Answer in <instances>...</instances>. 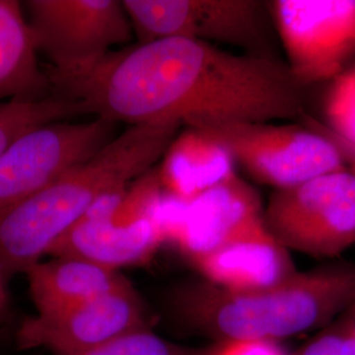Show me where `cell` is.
Wrapping results in <instances>:
<instances>
[{
	"mask_svg": "<svg viewBox=\"0 0 355 355\" xmlns=\"http://www.w3.org/2000/svg\"><path fill=\"white\" fill-rule=\"evenodd\" d=\"M49 79L86 112L129 127L268 123L303 114L306 103V87L280 58L187 38L136 42Z\"/></svg>",
	"mask_w": 355,
	"mask_h": 355,
	"instance_id": "1",
	"label": "cell"
},
{
	"mask_svg": "<svg viewBox=\"0 0 355 355\" xmlns=\"http://www.w3.org/2000/svg\"><path fill=\"white\" fill-rule=\"evenodd\" d=\"M355 304V263L296 272L278 286L233 291L196 278L175 284L166 297L173 321L216 343L275 341L325 325Z\"/></svg>",
	"mask_w": 355,
	"mask_h": 355,
	"instance_id": "2",
	"label": "cell"
},
{
	"mask_svg": "<svg viewBox=\"0 0 355 355\" xmlns=\"http://www.w3.org/2000/svg\"><path fill=\"white\" fill-rule=\"evenodd\" d=\"M177 125H132L45 190L0 215V268L10 280L45 257L105 192L128 186L161 161Z\"/></svg>",
	"mask_w": 355,
	"mask_h": 355,
	"instance_id": "3",
	"label": "cell"
},
{
	"mask_svg": "<svg viewBox=\"0 0 355 355\" xmlns=\"http://www.w3.org/2000/svg\"><path fill=\"white\" fill-rule=\"evenodd\" d=\"M139 44L187 38L237 46L245 54L278 58L268 1L123 0Z\"/></svg>",
	"mask_w": 355,
	"mask_h": 355,
	"instance_id": "4",
	"label": "cell"
},
{
	"mask_svg": "<svg viewBox=\"0 0 355 355\" xmlns=\"http://www.w3.org/2000/svg\"><path fill=\"white\" fill-rule=\"evenodd\" d=\"M199 129L225 146L234 164L257 182L275 191L346 167L340 148L315 120L306 128L228 123Z\"/></svg>",
	"mask_w": 355,
	"mask_h": 355,
	"instance_id": "5",
	"label": "cell"
},
{
	"mask_svg": "<svg viewBox=\"0 0 355 355\" xmlns=\"http://www.w3.org/2000/svg\"><path fill=\"white\" fill-rule=\"evenodd\" d=\"M263 220L288 252L331 258L355 245V173L349 167L274 191Z\"/></svg>",
	"mask_w": 355,
	"mask_h": 355,
	"instance_id": "6",
	"label": "cell"
},
{
	"mask_svg": "<svg viewBox=\"0 0 355 355\" xmlns=\"http://www.w3.org/2000/svg\"><path fill=\"white\" fill-rule=\"evenodd\" d=\"M24 6L37 51L51 61V78L86 70L135 37L123 0H29Z\"/></svg>",
	"mask_w": 355,
	"mask_h": 355,
	"instance_id": "7",
	"label": "cell"
},
{
	"mask_svg": "<svg viewBox=\"0 0 355 355\" xmlns=\"http://www.w3.org/2000/svg\"><path fill=\"white\" fill-rule=\"evenodd\" d=\"M102 117L85 123L54 121L20 136L0 155V215L45 190L117 136Z\"/></svg>",
	"mask_w": 355,
	"mask_h": 355,
	"instance_id": "8",
	"label": "cell"
},
{
	"mask_svg": "<svg viewBox=\"0 0 355 355\" xmlns=\"http://www.w3.org/2000/svg\"><path fill=\"white\" fill-rule=\"evenodd\" d=\"M292 74L308 87L333 80L355 55V0L268 1Z\"/></svg>",
	"mask_w": 355,
	"mask_h": 355,
	"instance_id": "9",
	"label": "cell"
},
{
	"mask_svg": "<svg viewBox=\"0 0 355 355\" xmlns=\"http://www.w3.org/2000/svg\"><path fill=\"white\" fill-rule=\"evenodd\" d=\"M139 292L125 286L51 316L26 318L16 330L20 350L45 349L51 355H85L133 330L150 328Z\"/></svg>",
	"mask_w": 355,
	"mask_h": 355,
	"instance_id": "10",
	"label": "cell"
},
{
	"mask_svg": "<svg viewBox=\"0 0 355 355\" xmlns=\"http://www.w3.org/2000/svg\"><path fill=\"white\" fill-rule=\"evenodd\" d=\"M262 220L258 192L236 174L186 202L167 243L192 263Z\"/></svg>",
	"mask_w": 355,
	"mask_h": 355,
	"instance_id": "11",
	"label": "cell"
},
{
	"mask_svg": "<svg viewBox=\"0 0 355 355\" xmlns=\"http://www.w3.org/2000/svg\"><path fill=\"white\" fill-rule=\"evenodd\" d=\"M191 265L200 278L233 291L270 288L297 272L290 252L271 236L265 220Z\"/></svg>",
	"mask_w": 355,
	"mask_h": 355,
	"instance_id": "12",
	"label": "cell"
},
{
	"mask_svg": "<svg viewBox=\"0 0 355 355\" xmlns=\"http://www.w3.org/2000/svg\"><path fill=\"white\" fill-rule=\"evenodd\" d=\"M165 243L153 218L132 224L82 217L53 246L49 257H73L110 270L148 263Z\"/></svg>",
	"mask_w": 355,
	"mask_h": 355,
	"instance_id": "13",
	"label": "cell"
},
{
	"mask_svg": "<svg viewBox=\"0 0 355 355\" xmlns=\"http://www.w3.org/2000/svg\"><path fill=\"white\" fill-rule=\"evenodd\" d=\"M37 316H51L129 283L120 271L73 257H51L26 272Z\"/></svg>",
	"mask_w": 355,
	"mask_h": 355,
	"instance_id": "14",
	"label": "cell"
},
{
	"mask_svg": "<svg viewBox=\"0 0 355 355\" xmlns=\"http://www.w3.org/2000/svg\"><path fill=\"white\" fill-rule=\"evenodd\" d=\"M234 159L218 141L200 129L184 128L167 146L158 175L162 190L182 202L236 175Z\"/></svg>",
	"mask_w": 355,
	"mask_h": 355,
	"instance_id": "15",
	"label": "cell"
},
{
	"mask_svg": "<svg viewBox=\"0 0 355 355\" xmlns=\"http://www.w3.org/2000/svg\"><path fill=\"white\" fill-rule=\"evenodd\" d=\"M51 87L21 3L0 0V103L48 98Z\"/></svg>",
	"mask_w": 355,
	"mask_h": 355,
	"instance_id": "16",
	"label": "cell"
},
{
	"mask_svg": "<svg viewBox=\"0 0 355 355\" xmlns=\"http://www.w3.org/2000/svg\"><path fill=\"white\" fill-rule=\"evenodd\" d=\"M85 112L80 103L61 95L0 103V155L26 132Z\"/></svg>",
	"mask_w": 355,
	"mask_h": 355,
	"instance_id": "17",
	"label": "cell"
},
{
	"mask_svg": "<svg viewBox=\"0 0 355 355\" xmlns=\"http://www.w3.org/2000/svg\"><path fill=\"white\" fill-rule=\"evenodd\" d=\"M325 127L355 146V66L331 80L325 98Z\"/></svg>",
	"mask_w": 355,
	"mask_h": 355,
	"instance_id": "18",
	"label": "cell"
},
{
	"mask_svg": "<svg viewBox=\"0 0 355 355\" xmlns=\"http://www.w3.org/2000/svg\"><path fill=\"white\" fill-rule=\"evenodd\" d=\"M211 347L182 346L157 336L150 328H145L123 334L85 355H209Z\"/></svg>",
	"mask_w": 355,
	"mask_h": 355,
	"instance_id": "19",
	"label": "cell"
},
{
	"mask_svg": "<svg viewBox=\"0 0 355 355\" xmlns=\"http://www.w3.org/2000/svg\"><path fill=\"white\" fill-rule=\"evenodd\" d=\"M209 355H290L279 343L265 340H246L216 343Z\"/></svg>",
	"mask_w": 355,
	"mask_h": 355,
	"instance_id": "20",
	"label": "cell"
},
{
	"mask_svg": "<svg viewBox=\"0 0 355 355\" xmlns=\"http://www.w3.org/2000/svg\"><path fill=\"white\" fill-rule=\"evenodd\" d=\"M322 127L324 129L328 132V135H329L330 137L334 140V142L337 144V146L340 148V150L343 153V159H345V164H346V167H349L352 171H354L355 173V146L354 145H352V144H349V142H346V141L341 140V139H338L337 136H334L331 132H330L328 128L325 127L324 124H322Z\"/></svg>",
	"mask_w": 355,
	"mask_h": 355,
	"instance_id": "21",
	"label": "cell"
},
{
	"mask_svg": "<svg viewBox=\"0 0 355 355\" xmlns=\"http://www.w3.org/2000/svg\"><path fill=\"white\" fill-rule=\"evenodd\" d=\"M7 283L8 279L0 268V324L7 322L10 318V293Z\"/></svg>",
	"mask_w": 355,
	"mask_h": 355,
	"instance_id": "22",
	"label": "cell"
},
{
	"mask_svg": "<svg viewBox=\"0 0 355 355\" xmlns=\"http://www.w3.org/2000/svg\"><path fill=\"white\" fill-rule=\"evenodd\" d=\"M350 312H352V315H350V320H352V324H353V328H354L355 330V304L352 306Z\"/></svg>",
	"mask_w": 355,
	"mask_h": 355,
	"instance_id": "23",
	"label": "cell"
}]
</instances>
